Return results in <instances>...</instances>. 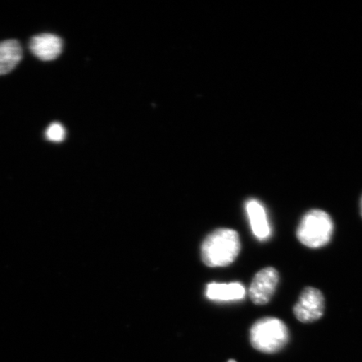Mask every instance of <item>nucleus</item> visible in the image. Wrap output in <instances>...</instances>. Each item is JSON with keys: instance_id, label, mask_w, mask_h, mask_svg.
<instances>
[{"instance_id": "obj_2", "label": "nucleus", "mask_w": 362, "mask_h": 362, "mask_svg": "<svg viewBox=\"0 0 362 362\" xmlns=\"http://www.w3.org/2000/svg\"><path fill=\"white\" fill-rule=\"evenodd\" d=\"M289 341V330L284 321L274 317L257 320L250 329V342L255 350L265 354L282 351Z\"/></svg>"}, {"instance_id": "obj_7", "label": "nucleus", "mask_w": 362, "mask_h": 362, "mask_svg": "<svg viewBox=\"0 0 362 362\" xmlns=\"http://www.w3.org/2000/svg\"><path fill=\"white\" fill-rule=\"evenodd\" d=\"M245 210L253 235L259 241H266L271 236V228L265 207L256 199H249Z\"/></svg>"}, {"instance_id": "obj_4", "label": "nucleus", "mask_w": 362, "mask_h": 362, "mask_svg": "<svg viewBox=\"0 0 362 362\" xmlns=\"http://www.w3.org/2000/svg\"><path fill=\"white\" fill-rule=\"evenodd\" d=\"M325 302L323 293L319 289L307 287L293 308L294 315L302 323L314 322L323 316Z\"/></svg>"}, {"instance_id": "obj_12", "label": "nucleus", "mask_w": 362, "mask_h": 362, "mask_svg": "<svg viewBox=\"0 0 362 362\" xmlns=\"http://www.w3.org/2000/svg\"><path fill=\"white\" fill-rule=\"evenodd\" d=\"M228 362H237V361L234 360V359H230V360H228Z\"/></svg>"}, {"instance_id": "obj_11", "label": "nucleus", "mask_w": 362, "mask_h": 362, "mask_svg": "<svg viewBox=\"0 0 362 362\" xmlns=\"http://www.w3.org/2000/svg\"><path fill=\"white\" fill-rule=\"evenodd\" d=\"M360 207H361V215L362 216V197H361V205H360Z\"/></svg>"}, {"instance_id": "obj_8", "label": "nucleus", "mask_w": 362, "mask_h": 362, "mask_svg": "<svg viewBox=\"0 0 362 362\" xmlns=\"http://www.w3.org/2000/svg\"><path fill=\"white\" fill-rule=\"evenodd\" d=\"M206 296L215 301L241 300L246 296V289L240 283H211L206 287Z\"/></svg>"}, {"instance_id": "obj_10", "label": "nucleus", "mask_w": 362, "mask_h": 362, "mask_svg": "<svg viewBox=\"0 0 362 362\" xmlns=\"http://www.w3.org/2000/svg\"><path fill=\"white\" fill-rule=\"evenodd\" d=\"M66 129L60 123H52L45 132V136L49 141L62 142L66 138Z\"/></svg>"}, {"instance_id": "obj_5", "label": "nucleus", "mask_w": 362, "mask_h": 362, "mask_svg": "<svg viewBox=\"0 0 362 362\" xmlns=\"http://www.w3.org/2000/svg\"><path fill=\"white\" fill-rule=\"evenodd\" d=\"M279 281L278 271L272 267H268L257 273L248 291V296L253 304L257 305L268 304L274 296Z\"/></svg>"}, {"instance_id": "obj_9", "label": "nucleus", "mask_w": 362, "mask_h": 362, "mask_svg": "<svg viewBox=\"0 0 362 362\" xmlns=\"http://www.w3.org/2000/svg\"><path fill=\"white\" fill-rule=\"evenodd\" d=\"M22 47L16 40L0 42V76L10 74L21 61Z\"/></svg>"}, {"instance_id": "obj_1", "label": "nucleus", "mask_w": 362, "mask_h": 362, "mask_svg": "<svg viewBox=\"0 0 362 362\" xmlns=\"http://www.w3.org/2000/svg\"><path fill=\"white\" fill-rule=\"evenodd\" d=\"M241 251L239 235L233 229L220 228L208 235L202 247V260L211 268L233 264Z\"/></svg>"}, {"instance_id": "obj_3", "label": "nucleus", "mask_w": 362, "mask_h": 362, "mask_svg": "<svg viewBox=\"0 0 362 362\" xmlns=\"http://www.w3.org/2000/svg\"><path fill=\"white\" fill-rule=\"evenodd\" d=\"M333 233V220L327 212L311 210L303 217L298 226L296 236L305 246L319 248L327 245Z\"/></svg>"}, {"instance_id": "obj_6", "label": "nucleus", "mask_w": 362, "mask_h": 362, "mask_svg": "<svg viewBox=\"0 0 362 362\" xmlns=\"http://www.w3.org/2000/svg\"><path fill=\"white\" fill-rule=\"evenodd\" d=\"M62 40L59 36L44 33L34 36L29 43L30 52L42 61H53L61 55Z\"/></svg>"}]
</instances>
